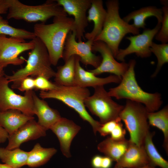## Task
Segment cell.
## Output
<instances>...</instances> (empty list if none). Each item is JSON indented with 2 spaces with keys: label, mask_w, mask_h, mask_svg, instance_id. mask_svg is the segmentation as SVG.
<instances>
[{
  "label": "cell",
  "mask_w": 168,
  "mask_h": 168,
  "mask_svg": "<svg viewBox=\"0 0 168 168\" xmlns=\"http://www.w3.org/2000/svg\"><path fill=\"white\" fill-rule=\"evenodd\" d=\"M74 19L67 15L54 17L53 23H41L34 26V33L46 47L52 65L56 66L62 58L67 36L74 29Z\"/></svg>",
  "instance_id": "cell-1"
},
{
  "label": "cell",
  "mask_w": 168,
  "mask_h": 168,
  "mask_svg": "<svg viewBox=\"0 0 168 168\" xmlns=\"http://www.w3.org/2000/svg\"><path fill=\"white\" fill-rule=\"evenodd\" d=\"M128 68L121 78L119 84L109 89L110 97L117 99H126L144 105L148 112L157 111L162 104L161 96L158 92L150 93L143 91L136 80L134 68L136 61L130 60Z\"/></svg>",
  "instance_id": "cell-2"
},
{
  "label": "cell",
  "mask_w": 168,
  "mask_h": 168,
  "mask_svg": "<svg viewBox=\"0 0 168 168\" xmlns=\"http://www.w3.org/2000/svg\"><path fill=\"white\" fill-rule=\"evenodd\" d=\"M107 14L102 30L93 41H102L111 50L115 58L119 51V45L127 34H139L140 30L122 19L119 15V3L117 0L106 2Z\"/></svg>",
  "instance_id": "cell-3"
},
{
  "label": "cell",
  "mask_w": 168,
  "mask_h": 168,
  "mask_svg": "<svg viewBox=\"0 0 168 168\" xmlns=\"http://www.w3.org/2000/svg\"><path fill=\"white\" fill-rule=\"evenodd\" d=\"M33 40L34 46L28 53L25 66L11 75H4L9 82L13 83L12 88L18 89L22 81L29 76H42L49 80L55 77L56 72L51 67L52 64L46 47L38 38L36 37Z\"/></svg>",
  "instance_id": "cell-4"
},
{
  "label": "cell",
  "mask_w": 168,
  "mask_h": 168,
  "mask_svg": "<svg viewBox=\"0 0 168 168\" xmlns=\"http://www.w3.org/2000/svg\"><path fill=\"white\" fill-rule=\"evenodd\" d=\"M90 95V91L87 88L77 86L58 85L54 90L49 91H41L39 94L40 97L43 99H57L73 109L83 120L90 124L96 135L101 124L95 120L86 110L84 102Z\"/></svg>",
  "instance_id": "cell-5"
},
{
  "label": "cell",
  "mask_w": 168,
  "mask_h": 168,
  "mask_svg": "<svg viewBox=\"0 0 168 168\" xmlns=\"http://www.w3.org/2000/svg\"><path fill=\"white\" fill-rule=\"evenodd\" d=\"M148 113L143 105L127 100L119 114V117L129 133V140L138 146H144L146 137L150 131Z\"/></svg>",
  "instance_id": "cell-6"
},
{
  "label": "cell",
  "mask_w": 168,
  "mask_h": 168,
  "mask_svg": "<svg viewBox=\"0 0 168 168\" xmlns=\"http://www.w3.org/2000/svg\"><path fill=\"white\" fill-rule=\"evenodd\" d=\"M7 18L23 20L28 22H45L52 17L67 15L63 8L55 0H47L38 5L23 4L18 0H9Z\"/></svg>",
  "instance_id": "cell-7"
},
{
  "label": "cell",
  "mask_w": 168,
  "mask_h": 168,
  "mask_svg": "<svg viewBox=\"0 0 168 168\" xmlns=\"http://www.w3.org/2000/svg\"><path fill=\"white\" fill-rule=\"evenodd\" d=\"M93 94L85 100L84 104L90 111L100 119V123L104 124L119 117L124 106L114 101L104 86L94 88Z\"/></svg>",
  "instance_id": "cell-8"
},
{
  "label": "cell",
  "mask_w": 168,
  "mask_h": 168,
  "mask_svg": "<svg viewBox=\"0 0 168 168\" xmlns=\"http://www.w3.org/2000/svg\"><path fill=\"white\" fill-rule=\"evenodd\" d=\"M8 79L0 78V111L17 110L27 115L33 116L34 103L32 90L25 91L23 96L18 95L8 86Z\"/></svg>",
  "instance_id": "cell-9"
},
{
  "label": "cell",
  "mask_w": 168,
  "mask_h": 168,
  "mask_svg": "<svg viewBox=\"0 0 168 168\" xmlns=\"http://www.w3.org/2000/svg\"><path fill=\"white\" fill-rule=\"evenodd\" d=\"M34 44L33 39L26 42L23 39L0 35V67L23 64L26 60L18 56L23 52L32 49Z\"/></svg>",
  "instance_id": "cell-10"
},
{
  "label": "cell",
  "mask_w": 168,
  "mask_h": 168,
  "mask_svg": "<svg viewBox=\"0 0 168 168\" xmlns=\"http://www.w3.org/2000/svg\"><path fill=\"white\" fill-rule=\"evenodd\" d=\"M93 41L87 40L86 42L76 40L75 32L70 31L68 34L64 44L63 57L64 62L73 55L80 58V61L85 65H91L97 68L102 61L101 57L94 54L91 50Z\"/></svg>",
  "instance_id": "cell-11"
},
{
  "label": "cell",
  "mask_w": 168,
  "mask_h": 168,
  "mask_svg": "<svg viewBox=\"0 0 168 168\" xmlns=\"http://www.w3.org/2000/svg\"><path fill=\"white\" fill-rule=\"evenodd\" d=\"M161 26V23H157L152 29H145L141 34L127 37L126 39L130 41L129 45L125 49H119L115 58L124 62L125 57L133 53L142 58L150 57L152 53L150 48L153 39L160 30Z\"/></svg>",
  "instance_id": "cell-12"
},
{
  "label": "cell",
  "mask_w": 168,
  "mask_h": 168,
  "mask_svg": "<svg viewBox=\"0 0 168 168\" xmlns=\"http://www.w3.org/2000/svg\"><path fill=\"white\" fill-rule=\"evenodd\" d=\"M67 14L73 16L74 29L78 42L84 38L85 29L88 25L87 11L91 5V0H56Z\"/></svg>",
  "instance_id": "cell-13"
},
{
  "label": "cell",
  "mask_w": 168,
  "mask_h": 168,
  "mask_svg": "<svg viewBox=\"0 0 168 168\" xmlns=\"http://www.w3.org/2000/svg\"><path fill=\"white\" fill-rule=\"evenodd\" d=\"M92 52H99L101 55L102 61L100 65L96 68L89 70L95 75L105 72L112 73L122 78L128 68V64L125 62H117L108 46L104 42L100 41H93Z\"/></svg>",
  "instance_id": "cell-14"
},
{
  "label": "cell",
  "mask_w": 168,
  "mask_h": 168,
  "mask_svg": "<svg viewBox=\"0 0 168 168\" xmlns=\"http://www.w3.org/2000/svg\"><path fill=\"white\" fill-rule=\"evenodd\" d=\"M46 131L34 119H30L12 134L9 135L8 143L6 148L12 150L19 148L23 143L45 136Z\"/></svg>",
  "instance_id": "cell-15"
},
{
  "label": "cell",
  "mask_w": 168,
  "mask_h": 168,
  "mask_svg": "<svg viewBox=\"0 0 168 168\" xmlns=\"http://www.w3.org/2000/svg\"><path fill=\"white\" fill-rule=\"evenodd\" d=\"M81 128L72 120L61 117L50 129L57 137L61 152L67 158L71 156L70 151L71 142Z\"/></svg>",
  "instance_id": "cell-16"
},
{
  "label": "cell",
  "mask_w": 168,
  "mask_h": 168,
  "mask_svg": "<svg viewBox=\"0 0 168 168\" xmlns=\"http://www.w3.org/2000/svg\"><path fill=\"white\" fill-rule=\"evenodd\" d=\"M80 58L76 55L74 85L87 88H94L111 83H119L121 78L115 75H110L104 78L98 77L89 70L86 71L81 66Z\"/></svg>",
  "instance_id": "cell-17"
},
{
  "label": "cell",
  "mask_w": 168,
  "mask_h": 168,
  "mask_svg": "<svg viewBox=\"0 0 168 168\" xmlns=\"http://www.w3.org/2000/svg\"><path fill=\"white\" fill-rule=\"evenodd\" d=\"M148 165L152 166L144 146H138L129 141L127 149L116 162L114 166L123 168H140Z\"/></svg>",
  "instance_id": "cell-18"
},
{
  "label": "cell",
  "mask_w": 168,
  "mask_h": 168,
  "mask_svg": "<svg viewBox=\"0 0 168 168\" xmlns=\"http://www.w3.org/2000/svg\"><path fill=\"white\" fill-rule=\"evenodd\" d=\"M34 112L38 118V123L46 130L51 127L62 117L56 110L51 108L45 100L40 99L34 91Z\"/></svg>",
  "instance_id": "cell-19"
},
{
  "label": "cell",
  "mask_w": 168,
  "mask_h": 168,
  "mask_svg": "<svg viewBox=\"0 0 168 168\" xmlns=\"http://www.w3.org/2000/svg\"><path fill=\"white\" fill-rule=\"evenodd\" d=\"M106 14L107 11L103 7L102 0H91L87 19L88 22L93 21L94 25L92 31L86 33L84 35L87 40L94 41L96 37L100 33Z\"/></svg>",
  "instance_id": "cell-20"
},
{
  "label": "cell",
  "mask_w": 168,
  "mask_h": 168,
  "mask_svg": "<svg viewBox=\"0 0 168 168\" xmlns=\"http://www.w3.org/2000/svg\"><path fill=\"white\" fill-rule=\"evenodd\" d=\"M33 119V116L27 115L17 110L0 111V126L9 135L12 134L28 121Z\"/></svg>",
  "instance_id": "cell-21"
},
{
  "label": "cell",
  "mask_w": 168,
  "mask_h": 168,
  "mask_svg": "<svg viewBox=\"0 0 168 168\" xmlns=\"http://www.w3.org/2000/svg\"><path fill=\"white\" fill-rule=\"evenodd\" d=\"M9 7V0H0V35H9L11 37L25 39H34L36 36L33 32L25 29L14 27L7 21L3 18L0 14H5Z\"/></svg>",
  "instance_id": "cell-22"
},
{
  "label": "cell",
  "mask_w": 168,
  "mask_h": 168,
  "mask_svg": "<svg viewBox=\"0 0 168 168\" xmlns=\"http://www.w3.org/2000/svg\"><path fill=\"white\" fill-rule=\"evenodd\" d=\"M162 9L154 6H148L132 12L123 19L127 23L131 20H133V25L137 28H144L146 19L151 16H155L158 23H161L162 19Z\"/></svg>",
  "instance_id": "cell-23"
},
{
  "label": "cell",
  "mask_w": 168,
  "mask_h": 168,
  "mask_svg": "<svg viewBox=\"0 0 168 168\" xmlns=\"http://www.w3.org/2000/svg\"><path fill=\"white\" fill-rule=\"evenodd\" d=\"M129 144V140L126 139L118 141L108 137L100 142L97 147L105 156L117 162L125 153Z\"/></svg>",
  "instance_id": "cell-24"
},
{
  "label": "cell",
  "mask_w": 168,
  "mask_h": 168,
  "mask_svg": "<svg viewBox=\"0 0 168 168\" xmlns=\"http://www.w3.org/2000/svg\"><path fill=\"white\" fill-rule=\"evenodd\" d=\"M76 55L70 57L65 62L64 64L57 67L54 83L59 86L74 85L75 75Z\"/></svg>",
  "instance_id": "cell-25"
},
{
  "label": "cell",
  "mask_w": 168,
  "mask_h": 168,
  "mask_svg": "<svg viewBox=\"0 0 168 168\" xmlns=\"http://www.w3.org/2000/svg\"><path fill=\"white\" fill-rule=\"evenodd\" d=\"M148 121L149 125L157 128L163 132L164 139L163 147L168 152V106L166 105L158 111L148 112Z\"/></svg>",
  "instance_id": "cell-26"
},
{
  "label": "cell",
  "mask_w": 168,
  "mask_h": 168,
  "mask_svg": "<svg viewBox=\"0 0 168 168\" xmlns=\"http://www.w3.org/2000/svg\"><path fill=\"white\" fill-rule=\"evenodd\" d=\"M57 152V150L54 148H44L39 143H37L29 152L26 165L31 168L43 165L49 161Z\"/></svg>",
  "instance_id": "cell-27"
},
{
  "label": "cell",
  "mask_w": 168,
  "mask_h": 168,
  "mask_svg": "<svg viewBox=\"0 0 168 168\" xmlns=\"http://www.w3.org/2000/svg\"><path fill=\"white\" fill-rule=\"evenodd\" d=\"M29 152L19 148L8 150L0 147V159L3 163L13 168H20L26 165Z\"/></svg>",
  "instance_id": "cell-28"
},
{
  "label": "cell",
  "mask_w": 168,
  "mask_h": 168,
  "mask_svg": "<svg viewBox=\"0 0 168 168\" xmlns=\"http://www.w3.org/2000/svg\"><path fill=\"white\" fill-rule=\"evenodd\" d=\"M155 134V132L150 131L147 134L144 144L146 152L152 166H158L161 168H168V161L160 154L153 143L152 138Z\"/></svg>",
  "instance_id": "cell-29"
},
{
  "label": "cell",
  "mask_w": 168,
  "mask_h": 168,
  "mask_svg": "<svg viewBox=\"0 0 168 168\" xmlns=\"http://www.w3.org/2000/svg\"><path fill=\"white\" fill-rule=\"evenodd\" d=\"M150 50L156 57L157 64L155 72L151 76L152 77H156L160 71L163 65L168 62V44H158L152 42Z\"/></svg>",
  "instance_id": "cell-30"
},
{
  "label": "cell",
  "mask_w": 168,
  "mask_h": 168,
  "mask_svg": "<svg viewBox=\"0 0 168 168\" xmlns=\"http://www.w3.org/2000/svg\"><path fill=\"white\" fill-rule=\"evenodd\" d=\"M161 2L163 6L162 8V19L161 28L155 38L162 44H165L168 41V0H161Z\"/></svg>",
  "instance_id": "cell-31"
},
{
  "label": "cell",
  "mask_w": 168,
  "mask_h": 168,
  "mask_svg": "<svg viewBox=\"0 0 168 168\" xmlns=\"http://www.w3.org/2000/svg\"><path fill=\"white\" fill-rule=\"evenodd\" d=\"M35 88L41 91H49L56 88L58 85L52 82L45 77L42 76L36 77L35 79Z\"/></svg>",
  "instance_id": "cell-32"
},
{
  "label": "cell",
  "mask_w": 168,
  "mask_h": 168,
  "mask_svg": "<svg viewBox=\"0 0 168 168\" xmlns=\"http://www.w3.org/2000/svg\"><path fill=\"white\" fill-rule=\"evenodd\" d=\"M121 120L119 121L111 132L110 134L111 139L115 140H122L126 139V130L123 126Z\"/></svg>",
  "instance_id": "cell-33"
},
{
  "label": "cell",
  "mask_w": 168,
  "mask_h": 168,
  "mask_svg": "<svg viewBox=\"0 0 168 168\" xmlns=\"http://www.w3.org/2000/svg\"><path fill=\"white\" fill-rule=\"evenodd\" d=\"M121 119L119 117L108 122L104 124H101L98 132L102 136H105L110 134L111 132Z\"/></svg>",
  "instance_id": "cell-34"
},
{
  "label": "cell",
  "mask_w": 168,
  "mask_h": 168,
  "mask_svg": "<svg viewBox=\"0 0 168 168\" xmlns=\"http://www.w3.org/2000/svg\"><path fill=\"white\" fill-rule=\"evenodd\" d=\"M35 86V79L28 77L22 81L17 89L21 91H26L32 90Z\"/></svg>",
  "instance_id": "cell-35"
},
{
  "label": "cell",
  "mask_w": 168,
  "mask_h": 168,
  "mask_svg": "<svg viewBox=\"0 0 168 168\" xmlns=\"http://www.w3.org/2000/svg\"><path fill=\"white\" fill-rule=\"evenodd\" d=\"M103 156L99 155L95 156L92 158L91 164L93 168H101Z\"/></svg>",
  "instance_id": "cell-36"
},
{
  "label": "cell",
  "mask_w": 168,
  "mask_h": 168,
  "mask_svg": "<svg viewBox=\"0 0 168 168\" xmlns=\"http://www.w3.org/2000/svg\"><path fill=\"white\" fill-rule=\"evenodd\" d=\"M113 161V160L109 157L103 156L101 168H110Z\"/></svg>",
  "instance_id": "cell-37"
},
{
  "label": "cell",
  "mask_w": 168,
  "mask_h": 168,
  "mask_svg": "<svg viewBox=\"0 0 168 168\" xmlns=\"http://www.w3.org/2000/svg\"><path fill=\"white\" fill-rule=\"evenodd\" d=\"M8 136L7 132L0 126V143L5 142L8 139Z\"/></svg>",
  "instance_id": "cell-38"
},
{
  "label": "cell",
  "mask_w": 168,
  "mask_h": 168,
  "mask_svg": "<svg viewBox=\"0 0 168 168\" xmlns=\"http://www.w3.org/2000/svg\"><path fill=\"white\" fill-rule=\"evenodd\" d=\"M0 168H13L10 166L6 164L0 163Z\"/></svg>",
  "instance_id": "cell-39"
},
{
  "label": "cell",
  "mask_w": 168,
  "mask_h": 168,
  "mask_svg": "<svg viewBox=\"0 0 168 168\" xmlns=\"http://www.w3.org/2000/svg\"><path fill=\"white\" fill-rule=\"evenodd\" d=\"M3 68L0 67V78L2 76H4L5 75L3 70Z\"/></svg>",
  "instance_id": "cell-40"
},
{
  "label": "cell",
  "mask_w": 168,
  "mask_h": 168,
  "mask_svg": "<svg viewBox=\"0 0 168 168\" xmlns=\"http://www.w3.org/2000/svg\"><path fill=\"white\" fill-rule=\"evenodd\" d=\"M114 168H123L114 166ZM140 168H156V167H155L152 166L151 165H148L147 166H145L143 167Z\"/></svg>",
  "instance_id": "cell-41"
}]
</instances>
